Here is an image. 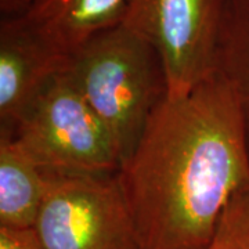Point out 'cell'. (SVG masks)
<instances>
[{
	"instance_id": "obj_7",
	"label": "cell",
	"mask_w": 249,
	"mask_h": 249,
	"mask_svg": "<svg viewBox=\"0 0 249 249\" xmlns=\"http://www.w3.org/2000/svg\"><path fill=\"white\" fill-rule=\"evenodd\" d=\"M129 0H29L19 16L54 50L71 57L93 36L122 22Z\"/></svg>"
},
{
	"instance_id": "obj_6",
	"label": "cell",
	"mask_w": 249,
	"mask_h": 249,
	"mask_svg": "<svg viewBox=\"0 0 249 249\" xmlns=\"http://www.w3.org/2000/svg\"><path fill=\"white\" fill-rule=\"evenodd\" d=\"M70 57L47 45L19 14L0 21V134H11L27 108Z\"/></svg>"
},
{
	"instance_id": "obj_9",
	"label": "cell",
	"mask_w": 249,
	"mask_h": 249,
	"mask_svg": "<svg viewBox=\"0 0 249 249\" xmlns=\"http://www.w3.org/2000/svg\"><path fill=\"white\" fill-rule=\"evenodd\" d=\"M216 72L240 107L249 152V0H227L219 34Z\"/></svg>"
},
{
	"instance_id": "obj_10",
	"label": "cell",
	"mask_w": 249,
	"mask_h": 249,
	"mask_svg": "<svg viewBox=\"0 0 249 249\" xmlns=\"http://www.w3.org/2000/svg\"><path fill=\"white\" fill-rule=\"evenodd\" d=\"M204 249H249V186L230 198Z\"/></svg>"
},
{
	"instance_id": "obj_1",
	"label": "cell",
	"mask_w": 249,
	"mask_h": 249,
	"mask_svg": "<svg viewBox=\"0 0 249 249\" xmlns=\"http://www.w3.org/2000/svg\"><path fill=\"white\" fill-rule=\"evenodd\" d=\"M140 249H204L238 190L249 186L244 122L214 72L163 98L119 170Z\"/></svg>"
},
{
	"instance_id": "obj_8",
	"label": "cell",
	"mask_w": 249,
	"mask_h": 249,
	"mask_svg": "<svg viewBox=\"0 0 249 249\" xmlns=\"http://www.w3.org/2000/svg\"><path fill=\"white\" fill-rule=\"evenodd\" d=\"M46 190V170L13 136L0 134V227L34 229Z\"/></svg>"
},
{
	"instance_id": "obj_4",
	"label": "cell",
	"mask_w": 249,
	"mask_h": 249,
	"mask_svg": "<svg viewBox=\"0 0 249 249\" xmlns=\"http://www.w3.org/2000/svg\"><path fill=\"white\" fill-rule=\"evenodd\" d=\"M9 136L46 170H121L119 154L106 126L65 71L42 89Z\"/></svg>"
},
{
	"instance_id": "obj_11",
	"label": "cell",
	"mask_w": 249,
	"mask_h": 249,
	"mask_svg": "<svg viewBox=\"0 0 249 249\" xmlns=\"http://www.w3.org/2000/svg\"><path fill=\"white\" fill-rule=\"evenodd\" d=\"M0 249H45L34 229L0 227Z\"/></svg>"
},
{
	"instance_id": "obj_12",
	"label": "cell",
	"mask_w": 249,
	"mask_h": 249,
	"mask_svg": "<svg viewBox=\"0 0 249 249\" xmlns=\"http://www.w3.org/2000/svg\"><path fill=\"white\" fill-rule=\"evenodd\" d=\"M29 0H0V10L3 16H17L27 9Z\"/></svg>"
},
{
	"instance_id": "obj_3",
	"label": "cell",
	"mask_w": 249,
	"mask_h": 249,
	"mask_svg": "<svg viewBox=\"0 0 249 249\" xmlns=\"http://www.w3.org/2000/svg\"><path fill=\"white\" fill-rule=\"evenodd\" d=\"M46 173L47 190L34 226L43 248L140 249L119 172Z\"/></svg>"
},
{
	"instance_id": "obj_5",
	"label": "cell",
	"mask_w": 249,
	"mask_h": 249,
	"mask_svg": "<svg viewBox=\"0 0 249 249\" xmlns=\"http://www.w3.org/2000/svg\"><path fill=\"white\" fill-rule=\"evenodd\" d=\"M227 0H129L122 24L155 49L169 96H183L216 72Z\"/></svg>"
},
{
	"instance_id": "obj_2",
	"label": "cell",
	"mask_w": 249,
	"mask_h": 249,
	"mask_svg": "<svg viewBox=\"0 0 249 249\" xmlns=\"http://www.w3.org/2000/svg\"><path fill=\"white\" fill-rule=\"evenodd\" d=\"M65 72L106 126L122 168L168 94L160 55L121 22L72 54Z\"/></svg>"
}]
</instances>
